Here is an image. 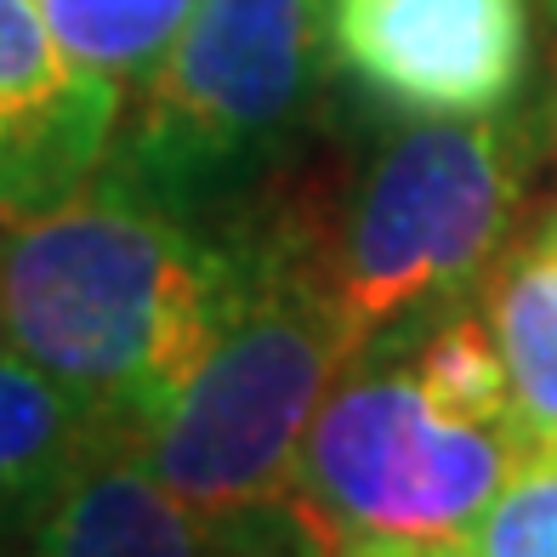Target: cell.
<instances>
[{
    "label": "cell",
    "instance_id": "52a82bcc",
    "mask_svg": "<svg viewBox=\"0 0 557 557\" xmlns=\"http://www.w3.org/2000/svg\"><path fill=\"white\" fill-rule=\"evenodd\" d=\"M120 125V81L74 69L40 0H0V227L69 206Z\"/></svg>",
    "mask_w": 557,
    "mask_h": 557
},
{
    "label": "cell",
    "instance_id": "277c9868",
    "mask_svg": "<svg viewBox=\"0 0 557 557\" xmlns=\"http://www.w3.org/2000/svg\"><path fill=\"white\" fill-rule=\"evenodd\" d=\"M518 216V143L490 120H421L382 143L319 278L352 342L467 290Z\"/></svg>",
    "mask_w": 557,
    "mask_h": 557
},
{
    "label": "cell",
    "instance_id": "2e32d148",
    "mask_svg": "<svg viewBox=\"0 0 557 557\" xmlns=\"http://www.w3.org/2000/svg\"><path fill=\"white\" fill-rule=\"evenodd\" d=\"M552 17H557V0H552Z\"/></svg>",
    "mask_w": 557,
    "mask_h": 557
},
{
    "label": "cell",
    "instance_id": "5b68a950",
    "mask_svg": "<svg viewBox=\"0 0 557 557\" xmlns=\"http://www.w3.org/2000/svg\"><path fill=\"white\" fill-rule=\"evenodd\" d=\"M319 63V0H199L148 74L132 183L199 188L285 132ZM154 194V199H160Z\"/></svg>",
    "mask_w": 557,
    "mask_h": 557
},
{
    "label": "cell",
    "instance_id": "30bf717a",
    "mask_svg": "<svg viewBox=\"0 0 557 557\" xmlns=\"http://www.w3.org/2000/svg\"><path fill=\"white\" fill-rule=\"evenodd\" d=\"M490 336L512 387L518 444L557 455V250L546 239L500 273L490 296Z\"/></svg>",
    "mask_w": 557,
    "mask_h": 557
},
{
    "label": "cell",
    "instance_id": "9c48e42d",
    "mask_svg": "<svg viewBox=\"0 0 557 557\" xmlns=\"http://www.w3.org/2000/svg\"><path fill=\"white\" fill-rule=\"evenodd\" d=\"M109 433L114 426H103L52 375L0 347V529L40 506L69 478V467Z\"/></svg>",
    "mask_w": 557,
    "mask_h": 557
},
{
    "label": "cell",
    "instance_id": "4fadbf2b",
    "mask_svg": "<svg viewBox=\"0 0 557 557\" xmlns=\"http://www.w3.org/2000/svg\"><path fill=\"white\" fill-rule=\"evenodd\" d=\"M461 557H557V455L523 449L500 495L455 546Z\"/></svg>",
    "mask_w": 557,
    "mask_h": 557
},
{
    "label": "cell",
    "instance_id": "7c38bea8",
    "mask_svg": "<svg viewBox=\"0 0 557 557\" xmlns=\"http://www.w3.org/2000/svg\"><path fill=\"white\" fill-rule=\"evenodd\" d=\"M416 382L438 416L467 421V426H500L512 433V387H506V364L495 352L490 324L455 319L416 352ZM518 438V433H512Z\"/></svg>",
    "mask_w": 557,
    "mask_h": 557
},
{
    "label": "cell",
    "instance_id": "8992f818",
    "mask_svg": "<svg viewBox=\"0 0 557 557\" xmlns=\"http://www.w3.org/2000/svg\"><path fill=\"white\" fill-rule=\"evenodd\" d=\"M352 81L416 120H490L529 63L523 0H331Z\"/></svg>",
    "mask_w": 557,
    "mask_h": 557
},
{
    "label": "cell",
    "instance_id": "6da1fadb",
    "mask_svg": "<svg viewBox=\"0 0 557 557\" xmlns=\"http://www.w3.org/2000/svg\"><path fill=\"white\" fill-rule=\"evenodd\" d=\"M245 257L199 239L143 183L103 176L0 227V347L137 433L183 387L239 290Z\"/></svg>",
    "mask_w": 557,
    "mask_h": 557
},
{
    "label": "cell",
    "instance_id": "ba28073f",
    "mask_svg": "<svg viewBox=\"0 0 557 557\" xmlns=\"http://www.w3.org/2000/svg\"><path fill=\"white\" fill-rule=\"evenodd\" d=\"M0 557H239L234 541L183 506L125 433L97 438L69 478L12 523Z\"/></svg>",
    "mask_w": 557,
    "mask_h": 557
},
{
    "label": "cell",
    "instance_id": "3957f363",
    "mask_svg": "<svg viewBox=\"0 0 557 557\" xmlns=\"http://www.w3.org/2000/svg\"><path fill=\"white\" fill-rule=\"evenodd\" d=\"M518 455L523 444L500 426L438 416L416 370L347 375L308 426L285 518L308 557L352 541L461 546Z\"/></svg>",
    "mask_w": 557,
    "mask_h": 557
},
{
    "label": "cell",
    "instance_id": "5bb4252c",
    "mask_svg": "<svg viewBox=\"0 0 557 557\" xmlns=\"http://www.w3.org/2000/svg\"><path fill=\"white\" fill-rule=\"evenodd\" d=\"M331 557H461L455 546H393V541H352L336 546Z\"/></svg>",
    "mask_w": 557,
    "mask_h": 557
},
{
    "label": "cell",
    "instance_id": "9a60e30c",
    "mask_svg": "<svg viewBox=\"0 0 557 557\" xmlns=\"http://www.w3.org/2000/svg\"><path fill=\"white\" fill-rule=\"evenodd\" d=\"M546 245L557 250V216H552V227H546Z\"/></svg>",
    "mask_w": 557,
    "mask_h": 557
},
{
    "label": "cell",
    "instance_id": "7a4b0ae2",
    "mask_svg": "<svg viewBox=\"0 0 557 557\" xmlns=\"http://www.w3.org/2000/svg\"><path fill=\"white\" fill-rule=\"evenodd\" d=\"M359 347L319 273L245 257L216 336L160 416L125 433L160 484L222 535L285 518L319 404Z\"/></svg>",
    "mask_w": 557,
    "mask_h": 557
},
{
    "label": "cell",
    "instance_id": "8fae6325",
    "mask_svg": "<svg viewBox=\"0 0 557 557\" xmlns=\"http://www.w3.org/2000/svg\"><path fill=\"white\" fill-rule=\"evenodd\" d=\"M194 7L199 0H40L63 58L103 81H148Z\"/></svg>",
    "mask_w": 557,
    "mask_h": 557
}]
</instances>
